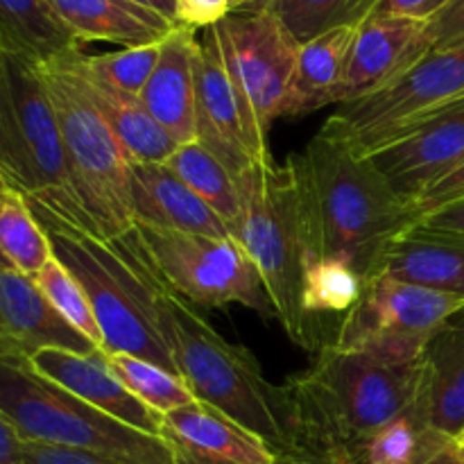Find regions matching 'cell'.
<instances>
[{
  "label": "cell",
  "mask_w": 464,
  "mask_h": 464,
  "mask_svg": "<svg viewBox=\"0 0 464 464\" xmlns=\"http://www.w3.org/2000/svg\"><path fill=\"white\" fill-rule=\"evenodd\" d=\"M288 161L297 179L311 263H344L367 285L381 275L390 247L420 222L412 204L370 157L324 125Z\"/></svg>",
  "instance_id": "cell-1"
},
{
  "label": "cell",
  "mask_w": 464,
  "mask_h": 464,
  "mask_svg": "<svg viewBox=\"0 0 464 464\" xmlns=\"http://www.w3.org/2000/svg\"><path fill=\"white\" fill-rule=\"evenodd\" d=\"M420 379L421 358L388 362L324 344L306 372L279 385L284 449L324 464H352L362 440L415 406Z\"/></svg>",
  "instance_id": "cell-2"
},
{
  "label": "cell",
  "mask_w": 464,
  "mask_h": 464,
  "mask_svg": "<svg viewBox=\"0 0 464 464\" xmlns=\"http://www.w3.org/2000/svg\"><path fill=\"white\" fill-rule=\"evenodd\" d=\"M240 216L231 236L261 275L275 315L302 349H322L320 326L304 311V285L311 266L297 179L290 161L256 159L236 177Z\"/></svg>",
  "instance_id": "cell-3"
},
{
  "label": "cell",
  "mask_w": 464,
  "mask_h": 464,
  "mask_svg": "<svg viewBox=\"0 0 464 464\" xmlns=\"http://www.w3.org/2000/svg\"><path fill=\"white\" fill-rule=\"evenodd\" d=\"M148 272L154 288L159 329L175 358L177 372L193 390L195 399L256 433L275 451L284 449L285 429L279 385L267 383L261 365L247 349L227 343L188 302L168 290L150 267Z\"/></svg>",
  "instance_id": "cell-4"
},
{
  "label": "cell",
  "mask_w": 464,
  "mask_h": 464,
  "mask_svg": "<svg viewBox=\"0 0 464 464\" xmlns=\"http://www.w3.org/2000/svg\"><path fill=\"white\" fill-rule=\"evenodd\" d=\"M34 216L48 234L54 256L84 288L102 334V352L143 358L179 374L159 329L148 266L127 236L104 240L50 216Z\"/></svg>",
  "instance_id": "cell-5"
},
{
  "label": "cell",
  "mask_w": 464,
  "mask_h": 464,
  "mask_svg": "<svg viewBox=\"0 0 464 464\" xmlns=\"http://www.w3.org/2000/svg\"><path fill=\"white\" fill-rule=\"evenodd\" d=\"M0 177L34 213L93 234L36 63L12 54L0 59Z\"/></svg>",
  "instance_id": "cell-6"
},
{
  "label": "cell",
  "mask_w": 464,
  "mask_h": 464,
  "mask_svg": "<svg viewBox=\"0 0 464 464\" xmlns=\"http://www.w3.org/2000/svg\"><path fill=\"white\" fill-rule=\"evenodd\" d=\"M36 71L57 113L72 186L93 234L104 240L122 238L136 227L130 157L95 109L71 53L36 63Z\"/></svg>",
  "instance_id": "cell-7"
},
{
  "label": "cell",
  "mask_w": 464,
  "mask_h": 464,
  "mask_svg": "<svg viewBox=\"0 0 464 464\" xmlns=\"http://www.w3.org/2000/svg\"><path fill=\"white\" fill-rule=\"evenodd\" d=\"M127 238L152 275L184 302L207 308L240 304L275 315L256 266L234 236L211 238L136 225Z\"/></svg>",
  "instance_id": "cell-8"
},
{
  "label": "cell",
  "mask_w": 464,
  "mask_h": 464,
  "mask_svg": "<svg viewBox=\"0 0 464 464\" xmlns=\"http://www.w3.org/2000/svg\"><path fill=\"white\" fill-rule=\"evenodd\" d=\"M227 72L243 107L249 143L258 159L270 157L267 131L284 118L302 45L267 9L243 7L213 25Z\"/></svg>",
  "instance_id": "cell-9"
},
{
  "label": "cell",
  "mask_w": 464,
  "mask_h": 464,
  "mask_svg": "<svg viewBox=\"0 0 464 464\" xmlns=\"http://www.w3.org/2000/svg\"><path fill=\"white\" fill-rule=\"evenodd\" d=\"M460 100H464V45L433 50L381 93L340 104L326 118L324 127L343 136L356 152L370 157Z\"/></svg>",
  "instance_id": "cell-10"
},
{
  "label": "cell",
  "mask_w": 464,
  "mask_h": 464,
  "mask_svg": "<svg viewBox=\"0 0 464 464\" xmlns=\"http://www.w3.org/2000/svg\"><path fill=\"white\" fill-rule=\"evenodd\" d=\"M464 311V299L379 275L340 322L334 344L388 362L424 356L429 340Z\"/></svg>",
  "instance_id": "cell-11"
},
{
  "label": "cell",
  "mask_w": 464,
  "mask_h": 464,
  "mask_svg": "<svg viewBox=\"0 0 464 464\" xmlns=\"http://www.w3.org/2000/svg\"><path fill=\"white\" fill-rule=\"evenodd\" d=\"M429 53H433L429 23L372 14L358 25L353 36L338 107L381 93L412 71Z\"/></svg>",
  "instance_id": "cell-12"
},
{
  "label": "cell",
  "mask_w": 464,
  "mask_h": 464,
  "mask_svg": "<svg viewBox=\"0 0 464 464\" xmlns=\"http://www.w3.org/2000/svg\"><path fill=\"white\" fill-rule=\"evenodd\" d=\"M193 63L198 91V140L229 168L231 175L238 177L258 157L249 143L243 107L227 72L213 27L198 30Z\"/></svg>",
  "instance_id": "cell-13"
},
{
  "label": "cell",
  "mask_w": 464,
  "mask_h": 464,
  "mask_svg": "<svg viewBox=\"0 0 464 464\" xmlns=\"http://www.w3.org/2000/svg\"><path fill=\"white\" fill-rule=\"evenodd\" d=\"M370 159L392 188L415 204L429 186L464 161V100L430 116L403 139L376 150Z\"/></svg>",
  "instance_id": "cell-14"
},
{
  "label": "cell",
  "mask_w": 464,
  "mask_h": 464,
  "mask_svg": "<svg viewBox=\"0 0 464 464\" xmlns=\"http://www.w3.org/2000/svg\"><path fill=\"white\" fill-rule=\"evenodd\" d=\"M30 367L95 411L140 433L161 438L163 415L145 406L121 383V379L107 365L102 349L93 353H77L71 349L45 347L32 353Z\"/></svg>",
  "instance_id": "cell-15"
},
{
  "label": "cell",
  "mask_w": 464,
  "mask_h": 464,
  "mask_svg": "<svg viewBox=\"0 0 464 464\" xmlns=\"http://www.w3.org/2000/svg\"><path fill=\"white\" fill-rule=\"evenodd\" d=\"M161 438L175 464H275L276 451L213 406L198 401L166 412Z\"/></svg>",
  "instance_id": "cell-16"
},
{
  "label": "cell",
  "mask_w": 464,
  "mask_h": 464,
  "mask_svg": "<svg viewBox=\"0 0 464 464\" xmlns=\"http://www.w3.org/2000/svg\"><path fill=\"white\" fill-rule=\"evenodd\" d=\"M0 343L27 358L39 349L57 347L77 353L98 352L48 304L34 279L0 258Z\"/></svg>",
  "instance_id": "cell-17"
},
{
  "label": "cell",
  "mask_w": 464,
  "mask_h": 464,
  "mask_svg": "<svg viewBox=\"0 0 464 464\" xmlns=\"http://www.w3.org/2000/svg\"><path fill=\"white\" fill-rule=\"evenodd\" d=\"M131 207L136 225L231 238L229 225L163 163H131Z\"/></svg>",
  "instance_id": "cell-18"
},
{
  "label": "cell",
  "mask_w": 464,
  "mask_h": 464,
  "mask_svg": "<svg viewBox=\"0 0 464 464\" xmlns=\"http://www.w3.org/2000/svg\"><path fill=\"white\" fill-rule=\"evenodd\" d=\"M195 36L198 30L177 25L163 39L159 62L140 100L154 121L177 145L198 140V91H195Z\"/></svg>",
  "instance_id": "cell-19"
},
{
  "label": "cell",
  "mask_w": 464,
  "mask_h": 464,
  "mask_svg": "<svg viewBox=\"0 0 464 464\" xmlns=\"http://www.w3.org/2000/svg\"><path fill=\"white\" fill-rule=\"evenodd\" d=\"M415 408L440 438L464 435V324L449 322L426 344Z\"/></svg>",
  "instance_id": "cell-20"
},
{
  "label": "cell",
  "mask_w": 464,
  "mask_h": 464,
  "mask_svg": "<svg viewBox=\"0 0 464 464\" xmlns=\"http://www.w3.org/2000/svg\"><path fill=\"white\" fill-rule=\"evenodd\" d=\"M50 3L80 44L107 41L122 48H140V45L161 44L177 27L161 14L130 0H50Z\"/></svg>",
  "instance_id": "cell-21"
},
{
  "label": "cell",
  "mask_w": 464,
  "mask_h": 464,
  "mask_svg": "<svg viewBox=\"0 0 464 464\" xmlns=\"http://www.w3.org/2000/svg\"><path fill=\"white\" fill-rule=\"evenodd\" d=\"M381 275L464 299V236L415 225L385 254Z\"/></svg>",
  "instance_id": "cell-22"
},
{
  "label": "cell",
  "mask_w": 464,
  "mask_h": 464,
  "mask_svg": "<svg viewBox=\"0 0 464 464\" xmlns=\"http://www.w3.org/2000/svg\"><path fill=\"white\" fill-rule=\"evenodd\" d=\"M358 27H338L299 48L297 66L285 95L284 116L299 118L338 104L349 50Z\"/></svg>",
  "instance_id": "cell-23"
},
{
  "label": "cell",
  "mask_w": 464,
  "mask_h": 464,
  "mask_svg": "<svg viewBox=\"0 0 464 464\" xmlns=\"http://www.w3.org/2000/svg\"><path fill=\"white\" fill-rule=\"evenodd\" d=\"M80 50V48H77ZM77 50H71V62L75 71L80 72L82 82H84L86 91H89L91 100H93L95 109L118 143L122 145L125 154L130 157L131 163H163L179 145L168 136V131L159 125L152 118V113L145 109L143 100L134 98V95L121 93V91L111 89L107 84L91 80L75 62Z\"/></svg>",
  "instance_id": "cell-24"
},
{
  "label": "cell",
  "mask_w": 464,
  "mask_h": 464,
  "mask_svg": "<svg viewBox=\"0 0 464 464\" xmlns=\"http://www.w3.org/2000/svg\"><path fill=\"white\" fill-rule=\"evenodd\" d=\"M82 48L50 0H0V53L44 63Z\"/></svg>",
  "instance_id": "cell-25"
},
{
  "label": "cell",
  "mask_w": 464,
  "mask_h": 464,
  "mask_svg": "<svg viewBox=\"0 0 464 464\" xmlns=\"http://www.w3.org/2000/svg\"><path fill=\"white\" fill-rule=\"evenodd\" d=\"M163 166L193 188L234 229L240 216V193L229 168L199 140L179 145Z\"/></svg>",
  "instance_id": "cell-26"
},
{
  "label": "cell",
  "mask_w": 464,
  "mask_h": 464,
  "mask_svg": "<svg viewBox=\"0 0 464 464\" xmlns=\"http://www.w3.org/2000/svg\"><path fill=\"white\" fill-rule=\"evenodd\" d=\"M0 258L27 276H34L53 258L44 225L25 195L9 186L0 190Z\"/></svg>",
  "instance_id": "cell-27"
},
{
  "label": "cell",
  "mask_w": 464,
  "mask_h": 464,
  "mask_svg": "<svg viewBox=\"0 0 464 464\" xmlns=\"http://www.w3.org/2000/svg\"><path fill=\"white\" fill-rule=\"evenodd\" d=\"M381 0H258L249 7L275 14L299 45L338 27H358Z\"/></svg>",
  "instance_id": "cell-28"
},
{
  "label": "cell",
  "mask_w": 464,
  "mask_h": 464,
  "mask_svg": "<svg viewBox=\"0 0 464 464\" xmlns=\"http://www.w3.org/2000/svg\"><path fill=\"white\" fill-rule=\"evenodd\" d=\"M451 442L435 435L412 406L397 420L362 440L352 453V464H417L426 453Z\"/></svg>",
  "instance_id": "cell-29"
},
{
  "label": "cell",
  "mask_w": 464,
  "mask_h": 464,
  "mask_svg": "<svg viewBox=\"0 0 464 464\" xmlns=\"http://www.w3.org/2000/svg\"><path fill=\"white\" fill-rule=\"evenodd\" d=\"M104 358L121 383L159 415H166L195 401L193 390L175 372H168L154 362L127 356V353H104Z\"/></svg>",
  "instance_id": "cell-30"
},
{
  "label": "cell",
  "mask_w": 464,
  "mask_h": 464,
  "mask_svg": "<svg viewBox=\"0 0 464 464\" xmlns=\"http://www.w3.org/2000/svg\"><path fill=\"white\" fill-rule=\"evenodd\" d=\"M161 44L140 45V48H121L116 53L104 54H86L80 48L75 53V62L91 80L111 86L121 93L140 98L159 62Z\"/></svg>",
  "instance_id": "cell-31"
},
{
  "label": "cell",
  "mask_w": 464,
  "mask_h": 464,
  "mask_svg": "<svg viewBox=\"0 0 464 464\" xmlns=\"http://www.w3.org/2000/svg\"><path fill=\"white\" fill-rule=\"evenodd\" d=\"M365 281L340 261H313L306 270L304 311L320 326L322 315H344L361 299Z\"/></svg>",
  "instance_id": "cell-32"
},
{
  "label": "cell",
  "mask_w": 464,
  "mask_h": 464,
  "mask_svg": "<svg viewBox=\"0 0 464 464\" xmlns=\"http://www.w3.org/2000/svg\"><path fill=\"white\" fill-rule=\"evenodd\" d=\"M32 279L39 285V290L44 293V297L48 299L50 306H53L54 311L77 331V334H82L86 340H91L95 347L102 349V334H100L98 320H95L93 308H91V302L89 297H86L84 288H82L80 281L68 272V267L63 266L54 254Z\"/></svg>",
  "instance_id": "cell-33"
},
{
  "label": "cell",
  "mask_w": 464,
  "mask_h": 464,
  "mask_svg": "<svg viewBox=\"0 0 464 464\" xmlns=\"http://www.w3.org/2000/svg\"><path fill=\"white\" fill-rule=\"evenodd\" d=\"M23 460H25V464H130L100 456V453L39 442H23Z\"/></svg>",
  "instance_id": "cell-34"
},
{
  "label": "cell",
  "mask_w": 464,
  "mask_h": 464,
  "mask_svg": "<svg viewBox=\"0 0 464 464\" xmlns=\"http://www.w3.org/2000/svg\"><path fill=\"white\" fill-rule=\"evenodd\" d=\"M234 12V0H177V25L207 30Z\"/></svg>",
  "instance_id": "cell-35"
},
{
  "label": "cell",
  "mask_w": 464,
  "mask_h": 464,
  "mask_svg": "<svg viewBox=\"0 0 464 464\" xmlns=\"http://www.w3.org/2000/svg\"><path fill=\"white\" fill-rule=\"evenodd\" d=\"M462 198H464V161L458 168H453L449 175H444L442 179L435 181L433 186H429V188L415 199L412 207H415L417 216L424 218L426 213L435 211V208L444 207V204H451Z\"/></svg>",
  "instance_id": "cell-36"
},
{
  "label": "cell",
  "mask_w": 464,
  "mask_h": 464,
  "mask_svg": "<svg viewBox=\"0 0 464 464\" xmlns=\"http://www.w3.org/2000/svg\"><path fill=\"white\" fill-rule=\"evenodd\" d=\"M433 50H449L464 45V0H451L433 21H429Z\"/></svg>",
  "instance_id": "cell-37"
},
{
  "label": "cell",
  "mask_w": 464,
  "mask_h": 464,
  "mask_svg": "<svg viewBox=\"0 0 464 464\" xmlns=\"http://www.w3.org/2000/svg\"><path fill=\"white\" fill-rule=\"evenodd\" d=\"M449 3H451V0H381L374 14L429 23L433 21Z\"/></svg>",
  "instance_id": "cell-38"
},
{
  "label": "cell",
  "mask_w": 464,
  "mask_h": 464,
  "mask_svg": "<svg viewBox=\"0 0 464 464\" xmlns=\"http://www.w3.org/2000/svg\"><path fill=\"white\" fill-rule=\"evenodd\" d=\"M417 225L433 231H447V234L464 236V198L426 213L424 218H420Z\"/></svg>",
  "instance_id": "cell-39"
},
{
  "label": "cell",
  "mask_w": 464,
  "mask_h": 464,
  "mask_svg": "<svg viewBox=\"0 0 464 464\" xmlns=\"http://www.w3.org/2000/svg\"><path fill=\"white\" fill-rule=\"evenodd\" d=\"M0 464H25L23 438L3 415H0Z\"/></svg>",
  "instance_id": "cell-40"
},
{
  "label": "cell",
  "mask_w": 464,
  "mask_h": 464,
  "mask_svg": "<svg viewBox=\"0 0 464 464\" xmlns=\"http://www.w3.org/2000/svg\"><path fill=\"white\" fill-rule=\"evenodd\" d=\"M417 464H464L460 451H458L456 442H447L442 447L433 449L430 453H426Z\"/></svg>",
  "instance_id": "cell-41"
},
{
  "label": "cell",
  "mask_w": 464,
  "mask_h": 464,
  "mask_svg": "<svg viewBox=\"0 0 464 464\" xmlns=\"http://www.w3.org/2000/svg\"><path fill=\"white\" fill-rule=\"evenodd\" d=\"M130 3L152 9V12L161 14L163 18L177 25V0H130Z\"/></svg>",
  "instance_id": "cell-42"
},
{
  "label": "cell",
  "mask_w": 464,
  "mask_h": 464,
  "mask_svg": "<svg viewBox=\"0 0 464 464\" xmlns=\"http://www.w3.org/2000/svg\"><path fill=\"white\" fill-rule=\"evenodd\" d=\"M275 464H324V462L315 460V458L306 456V453L293 451V449H281V451H276Z\"/></svg>",
  "instance_id": "cell-43"
},
{
  "label": "cell",
  "mask_w": 464,
  "mask_h": 464,
  "mask_svg": "<svg viewBox=\"0 0 464 464\" xmlns=\"http://www.w3.org/2000/svg\"><path fill=\"white\" fill-rule=\"evenodd\" d=\"M456 447H458V451H460V456H462V460H464V435H462V438L456 440Z\"/></svg>",
  "instance_id": "cell-44"
},
{
  "label": "cell",
  "mask_w": 464,
  "mask_h": 464,
  "mask_svg": "<svg viewBox=\"0 0 464 464\" xmlns=\"http://www.w3.org/2000/svg\"><path fill=\"white\" fill-rule=\"evenodd\" d=\"M5 186H7V184H5V181H3V177H0V190H3Z\"/></svg>",
  "instance_id": "cell-45"
},
{
  "label": "cell",
  "mask_w": 464,
  "mask_h": 464,
  "mask_svg": "<svg viewBox=\"0 0 464 464\" xmlns=\"http://www.w3.org/2000/svg\"><path fill=\"white\" fill-rule=\"evenodd\" d=\"M0 59H3V53H0Z\"/></svg>",
  "instance_id": "cell-46"
}]
</instances>
